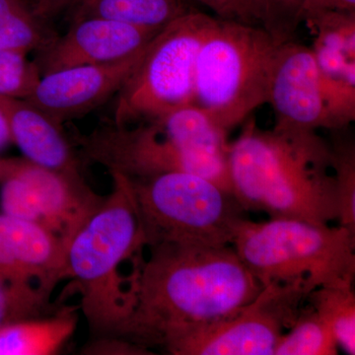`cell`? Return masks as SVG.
Segmentation results:
<instances>
[{
    "mask_svg": "<svg viewBox=\"0 0 355 355\" xmlns=\"http://www.w3.org/2000/svg\"><path fill=\"white\" fill-rule=\"evenodd\" d=\"M2 212L44 226L67 248L106 198L91 190L84 179L46 169L25 158L2 160Z\"/></svg>",
    "mask_w": 355,
    "mask_h": 355,
    "instance_id": "30bf717a",
    "label": "cell"
},
{
    "mask_svg": "<svg viewBox=\"0 0 355 355\" xmlns=\"http://www.w3.org/2000/svg\"><path fill=\"white\" fill-rule=\"evenodd\" d=\"M51 292L34 284H10L0 277V329L15 322L55 312Z\"/></svg>",
    "mask_w": 355,
    "mask_h": 355,
    "instance_id": "603a6c76",
    "label": "cell"
},
{
    "mask_svg": "<svg viewBox=\"0 0 355 355\" xmlns=\"http://www.w3.org/2000/svg\"><path fill=\"white\" fill-rule=\"evenodd\" d=\"M159 31L96 17H76L34 60L41 76L79 65L110 64L139 55Z\"/></svg>",
    "mask_w": 355,
    "mask_h": 355,
    "instance_id": "5bb4252c",
    "label": "cell"
},
{
    "mask_svg": "<svg viewBox=\"0 0 355 355\" xmlns=\"http://www.w3.org/2000/svg\"><path fill=\"white\" fill-rule=\"evenodd\" d=\"M260 26L279 44L295 39L306 0H257Z\"/></svg>",
    "mask_w": 355,
    "mask_h": 355,
    "instance_id": "cb8c5ba5",
    "label": "cell"
},
{
    "mask_svg": "<svg viewBox=\"0 0 355 355\" xmlns=\"http://www.w3.org/2000/svg\"><path fill=\"white\" fill-rule=\"evenodd\" d=\"M80 306H64L46 316L31 318L0 329V355L57 354L71 338Z\"/></svg>",
    "mask_w": 355,
    "mask_h": 355,
    "instance_id": "e0dca14e",
    "label": "cell"
},
{
    "mask_svg": "<svg viewBox=\"0 0 355 355\" xmlns=\"http://www.w3.org/2000/svg\"><path fill=\"white\" fill-rule=\"evenodd\" d=\"M338 349L330 329L307 299L291 328L280 338L273 355H336Z\"/></svg>",
    "mask_w": 355,
    "mask_h": 355,
    "instance_id": "44dd1931",
    "label": "cell"
},
{
    "mask_svg": "<svg viewBox=\"0 0 355 355\" xmlns=\"http://www.w3.org/2000/svg\"><path fill=\"white\" fill-rule=\"evenodd\" d=\"M77 17H96L161 31L195 10L190 0H72Z\"/></svg>",
    "mask_w": 355,
    "mask_h": 355,
    "instance_id": "ac0fdd59",
    "label": "cell"
},
{
    "mask_svg": "<svg viewBox=\"0 0 355 355\" xmlns=\"http://www.w3.org/2000/svg\"><path fill=\"white\" fill-rule=\"evenodd\" d=\"M0 108L6 114L12 142L30 162L84 179L81 163L62 125L25 99L0 96Z\"/></svg>",
    "mask_w": 355,
    "mask_h": 355,
    "instance_id": "9a60e30c",
    "label": "cell"
},
{
    "mask_svg": "<svg viewBox=\"0 0 355 355\" xmlns=\"http://www.w3.org/2000/svg\"><path fill=\"white\" fill-rule=\"evenodd\" d=\"M144 51L110 64L79 65L44 74L25 100L62 125L116 96Z\"/></svg>",
    "mask_w": 355,
    "mask_h": 355,
    "instance_id": "7c38bea8",
    "label": "cell"
},
{
    "mask_svg": "<svg viewBox=\"0 0 355 355\" xmlns=\"http://www.w3.org/2000/svg\"><path fill=\"white\" fill-rule=\"evenodd\" d=\"M125 180L144 248L162 244L231 246L246 219L245 210L231 191L198 175L172 172Z\"/></svg>",
    "mask_w": 355,
    "mask_h": 355,
    "instance_id": "8992f818",
    "label": "cell"
},
{
    "mask_svg": "<svg viewBox=\"0 0 355 355\" xmlns=\"http://www.w3.org/2000/svg\"><path fill=\"white\" fill-rule=\"evenodd\" d=\"M279 43L258 25L216 17L198 51L195 105L224 132L268 104Z\"/></svg>",
    "mask_w": 355,
    "mask_h": 355,
    "instance_id": "5b68a950",
    "label": "cell"
},
{
    "mask_svg": "<svg viewBox=\"0 0 355 355\" xmlns=\"http://www.w3.org/2000/svg\"><path fill=\"white\" fill-rule=\"evenodd\" d=\"M71 1L72 0H38L36 8L40 13L46 17L51 13L57 12L62 7Z\"/></svg>",
    "mask_w": 355,
    "mask_h": 355,
    "instance_id": "83f0119b",
    "label": "cell"
},
{
    "mask_svg": "<svg viewBox=\"0 0 355 355\" xmlns=\"http://www.w3.org/2000/svg\"><path fill=\"white\" fill-rule=\"evenodd\" d=\"M308 302L330 329L338 349L355 354L354 284H330L311 292Z\"/></svg>",
    "mask_w": 355,
    "mask_h": 355,
    "instance_id": "ffe728a7",
    "label": "cell"
},
{
    "mask_svg": "<svg viewBox=\"0 0 355 355\" xmlns=\"http://www.w3.org/2000/svg\"><path fill=\"white\" fill-rule=\"evenodd\" d=\"M74 139L85 160L104 166L109 173L130 179L191 173L232 193L227 155L193 150L174 139L155 120L128 125L109 121Z\"/></svg>",
    "mask_w": 355,
    "mask_h": 355,
    "instance_id": "ba28073f",
    "label": "cell"
},
{
    "mask_svg": "<svg viewBox=\"0 0 355 355\" xmlns=\"http://www.w3.org/2000/svg\"><path fill=\"white\" fill-rule=\"evenodd\" d=\"M40 77L38 67L28 55L0 49V96L26 99Z\"/></svg>",
    "mask_w": 355,
    "mask_h": 355,
    "instance_id": "d4e9b609",
    "label": "cell"
},
{
    "mask_svg": "<svg viewBox=\"0 0 355 355\" xmlns=\"http://www.w3.org/2000/svg\"><path fill=\"white\" fill-rule=\"evenodd\" d=\"M324 10L355 12V0H306L303 19L306 14Z\"/></svg>",
    "mask_w": 355,
    "mask_h": 355,
    "instance_id": "4316f807",
    "label": "cell"
},
{
    "mask_svg": "<svg viewBox=\"0 0 355 355\" xmlns=\"http://www.w3.org/2000/svg\"><path fill=\"white\" fill-rule=\"evenodd\" d=\"M207 7L219 19L260 26L257 0H190Z\"/></svg>",
    "mask_w": 355,
    "mask_h": 355,
    "instance_id": "484cf974",
    "label": "cell"
},
{
    "mask_svg": "<svg viewBox=\"0 0 355 355\" xmlns=\"http://www.w3.org/2000/svg\"><path fill=\"white\" fill-rule=\"evenodd\" d=\"M0 235L31 282L51 292L67 279L65 243L35 222L0 214Z\"/></svg>",
    "mask_w": 355,
    "mask_h": 355,
    "instance_id": "2e32d148",
    "label": "cell"
},
{
    "mask_svg": "<svg viewBox=\"0 0 355 355\" xmlns=\"http://www.w3.org/2000/svg\"><path fill=\"white\" fill-rule=\"evenodd\" d=\"M44 18L27 0H0V49L26 55L43 50L58 35Z\"/></svg>",
    "mask_w": 355,
    "mask_h": 355,
    "instance_id": "d6986e66",
    "label": "cell"
},
{
    "mask_svg": "<svg viewBox=\"0 0 355 355\" xmlns=\"http://www.w3.org/2000/svg\"><path fill=\"white\" fill-rule=\"evenodd\" d=\"M214 21L195 9L159 31L114 96L112 123L135 125L195 105L198 51Z\"/></svg>",
    "mask_w": 355,
    "mask_h": 355,
    "instance_id": "52a82bcc",
    "label": "cell"
},
{
    "mask_svg": "<svg viewBox=\"0 0 355 355\" xmlns=\"http://www.w3.org/2000/svg\"><path fill=\"white\" fill-rule=\"evenodd\" d=\"M312 291L301 284L263 286L247 305L188 331L164 350L173 355H273Z\"/></svg>",
    "mask_w": 355,
    "mask_h": 355,
    "instance_id": "9c48e42d",
    "label": "cell"
},
{
    "mask_svg": "<svg viewBox=\"0 0 355 355\" xmlns=\"http://www.w3.org/2000/svg\"><path fill=\"white\" fill-rule=\"evenodd\" d=\"M315 39L312 46L323 84L333 130L355 120V12L315 11L306 14Z\"/></svg>",
    "mask_w": 355,
    "mask_h": 355,
    "instance_id": "4fadbf2b",
    "label": "cell"
},
{
    "mask_svg": "<svg viewBox=\"0 0 355 355\" xmlns=\"http://www.w3.org/2000/svg\"><path fill=\"white\" fill-rule=\"evenodd\" d=\"M232 247L261 286L354 284L355 233L291 218L244 219Z\"/></svg>",
    "mask_w": 355,
    "mask_h": 355,
    "instance_id": "277c9868",
    "label": "cell"
},
{
    "mask_svg": "<svg viewBox=\"0 0 355 355\" xmlns=\"http://www.w3.org/2000/svg\"><path fill=\"white\" fill-rule=\"evenodd\" d=\"M331 144L333 171L338 203V225L355 233V144L343 130H336Z\"/></svg>",
    "mask_w": 355,
    "mask_h": 355,
    "instance_id": "7402d4cb",
    "label": "cell"
},
{
    "mask_svg": "<svg viewBox=\"0 0 355 355\" xmlns=\"http://www.w3.org/2000/svg\"><path fill=\"white\" fill-rule=\"evenodd\" d=\"M10 142H12V139H11L8 121H7L6 114L0 108V149H3Z\"/></svg>",
    "mask_w": 355,
    "mask_h": 355,
    "instance_id": "f1b7e54d",
    "label": "cell"
},
{
    "mask_svg": "<svg viewBox=\"0 0 355 355\" xmlns=\"http://www.w3.org/2000/svg\"><path fill=\"white\" fill-rule=\"evenodd\" d=\"M111 193L81 226L67 248V277L78 284L80 309L91 335L113 338L132 310L130 277L121 266L144 249L127 180L110 173Z\"/></svg>",
    "mask_w": 355,
    "mask_h": 355,
    "instance_id": "3957f363",
    "label": "cell"
},
{
    "mask_svg": "<svg viewBox=\"0 0 355 355\" xmlns=\"http://www.w3.org/2000/svg\"><path fill=\"white\" fill-rule=\"evenodd\" d=\"M229 142L231 190L245 211L318 224L338 221L330 144L315 130H265L253 118Z\"/></svg>",
    "mask_w": 355,
    "mask_h": 355,
    "instance_id": "7a4b0ae2",
    "label": "cell"
},
{
    "mask_svg": "<svg viewBox=\"0 0 355 355\" xmlns=\"http://www.w3.org/2000/svg\"><path fill=\"white\" fill-rule=\"evenodd\" d=\"M132 259V310L113 338L150 352L232 314L263 286L234 248L162 244Z\"/></svg>",
    "mask_w": 355,
    "mask_h": 355,
    "instance_id": "6da1fadb",
    "label": "cell"
},
{
    "mask_svg": "<svg viewBox=\"0 0 355 355\" xmlns=\"http://www.w3.org/2000/svg\"><path fill=\"white\" fill-rule=\"evenodd\" d=\"M268 104L279 130H333L323 84L310 46L295 39L279 44Z\"/></svg>",
    "mask_w": 355,
    "mask_h": 355,
    "instance_id": "8fae6325",
    "label": "cell"
}]
</instances>
